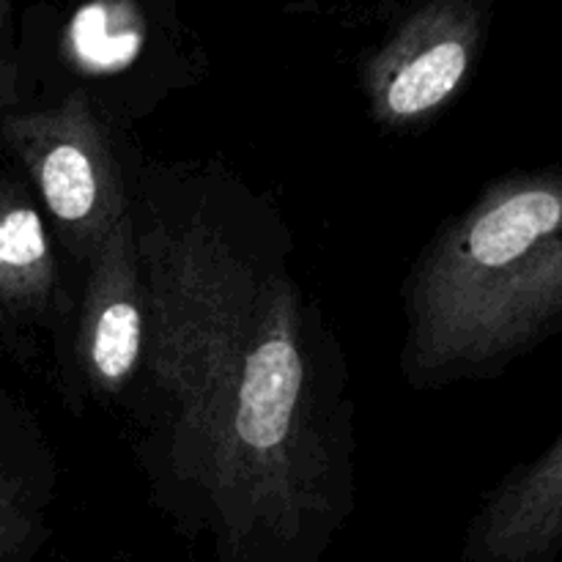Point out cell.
<instances>
[{"label": "cell", "mask_w": 562, "mask_h": 562, "mask_svg": "<svg viewBox=\"0 0 562 562\" xmlns=\"http://www.w3.org/2000/svg\"><path fill=\"white\" fill-rule=\"evenodd\" d=\"M562 333V168L508 176L445 239L420 294L426 355L497 366Z\"/></svg>", "instance_id": "1"}, {"label": "cell", "mask_w": 562, "mask_h": 562, "mask_svg": "<svg viewBox=\"0 0 562 562\" xmlns=\"http://www.w3.org/2000/svg\"><path fill=\"white\" fill-rule=\"evenodd\" d=\"M475 36L477 16L467 0L423 5L379 58L384 108L401 119L439 108L464 80Z\"/></svg>", "instance_id": "2"}, {"label": "cell", "mask_w": 562, "mask_h": 562, "mask_svg": "<svg viewBox=\"0 0 562 562\" xmlns=\"http://www.w3.org/2000/svg\"><path fill=\"white\" fill-rule=\"evenodd\" d=\"M472 549L481 562H554L562 552V434L494 494Z\"/></svg>", "instance_id": "3"}, {"label": "cell", "mask_w": 562, "mask_h": 562, "mask_svg": "<svg viewBox=\"0 0 562 562\" xmlns=\"http://www.w3.org/2000/svg\"><path fill=\"white\" fill-rule=\"evenodd\" d=\"M302 387V360L285 335L256 346L245 362L236 434L252 450H272L285 439Z\"/></svg>", "instance_id": "4"}, {"label": "cell", "mask_w": 562, "mask_h": 562, "mask_svg": "<svg viewBox=\"0 0 562 562\" xmlns=\"http://www.w3.org/2000/svg\"><path fill=\"white\" fill-rule=\"evenodd\" d=\"M38 179L47 206L60 220H82L97 203V176L86 154L71 143H60L44 154Z\"/></svg>", "instance_id": "5"}, {"label": "cell", "mask_w": 562, "mask_h": 562, "mask_svg": "<svg viewBox=\"0 0 562 562\" xmlns=\"http://www.w3.org/2000/svg\"><path fill=\"white\" fill-rule=\"evenodd\" d=\"M143 322L135 302L115 300L99 313L97 329H93L91 357L97 371L104 379L115 382L124 379L135 368L137 355H140Z\"/></svg>", "instance_id": "6"}, {"label": "cell", "mask_w": 562, "mask_h": 562, "mask_svg": "<svg viewBox=\"0 0 562 562\" xmlns=\"http://www.w3.org/2000/svg\"><path fill=\"white\" fill-rule=\"evenodd\" d=\"M47 258L42 220L33 209L0 214V291H16Z\"/></svg>", "instance_id": "7"}, {"label": "cell", "mask_w": 562, "mask_h": 562, "mask_svg": "<svg viewBox=\"0 0 562 562\" xmlns=\"http://www.w3.org/2000/svg\"><path fill=\"white\" fill-rule=\"evenodd\" d=\"M5 536H9V519H5V503H3V494H0V554H3Z\"/></svg>", "instance_id": "8"}, {"label": "cell", "mask_w": 562, "mask_h": 562, "mask_svg": "<svg viewBox=\"0 0 562 562\" xmlns=\"http://www.w3.org/2000/svg\"><path fill=\"white\" fill-rule=\"evenodd\" d=\"M5 20H9V9H5V0H0V60H3V36H5Z\"/></svg>", "instance_id": "9"}]
</instances>
